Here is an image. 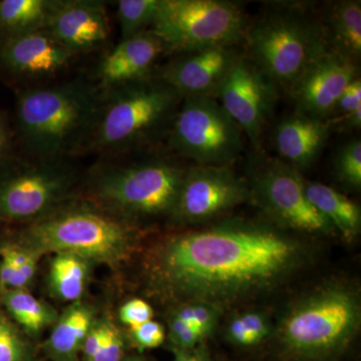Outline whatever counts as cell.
Listing matches in <instances>:
<instances>
[{
  "label": "cell",
  "instance_id": "obj_1",
  "mask_svg": "<svg viewBox=\"0 0 361 361\" xmlns=\"http://www.w3.org/2000/svg\"><path fill=\"white\" fill-rule=\"evenodd\" d=\"M302 247L260 223H223L171 235L145 262L152 290L161 298L219 306L275 286L295 269Z\"/></svg>",
  "mask_w": 361,
  "mask_h": 361
},
{
  "label": "cell",
  "instance_id": "obj_2",
  "mask_svg": "<svg viewBox=\"0 0 361 361\" xmlns=\"http://www.w3.org/2000/svg\"><path fill=\"white\" fill-rule=\"evenodd\" d=\"M102 106L97 84L77 78L21 90L14 135L32 160H63L87 151Z\"/></svg>",
  "mask_w": 361,
  "mask_h": 361
},
{
  "label": "cell",
  "instance_id": "obj_3",
  "mask_svg": "<svg viewBox=\"0 0 361 361\" xmlns=\"http://www.w3.org/2000/svg\"><path fill=\"white\" fill-rule=\"evenodd\" d=\"M13 237L40 256L73 254L94 264L116 267L132 255L137 231L133 223L90 200L71 199L44 217L28 223Z\"/></svg>",
  "mask_w": 361,
  "mask_h": 361
},
{
  "label": "cell",
  "instance_id": "obj_4",
  "mask_svg": "<svg viewBox=\"0 0 361 361\" xmlns=\"http://www.w3.org/2000/svg\"><path fill=\"white\" fill-rule=\"evenodd\" d=\"M182 99L154 75L102 90L101 113L87 151L118 155L167 137Z\"/></svg>",
  "mask_w": 361,
  "mask_h": 361
},
{
  "label": "cell",
  "instance_id": "obj_5",
  "mask_svg": "<svg viewBox=\"0 0 361 361\" xmlns=\"http://www.w3.org/2000/svg\"><path fill=\"white\" fill-rule=\"evenodd\" d=\"M361 318L357 292L330 284L289 308L277 331L284 361H334L353 342Z\"/></svg>",
  "mask_w": 361,
  "mask_h": 361
},
{
  "label": "cell",
  "instance_id": "obj_6",
  "mask_svg": "<svg viewBox=\"0 0 361 361\" xmlns=\"http://www.w3.org/2000/svg\"><path fill=\"white\" fill-rule=\"evenodd\" d=\"M247 58L286 89L316 59L330 51L315 11L302 4H275L249 20L243 39Z\"/></svg>",
  "mask_w": 361,
  "mask_h": 361
},
{
  "label": "cell",
  "instance_id": "obj_7",
  "mask_svg": "<svg viewBox=\"0 0 361 361\" xmlns=\"http://www.w3.org/2000/svg\"><path fill=\"white\" fill-rule=\"evenodd\" d=\"M185 172L166 159L110 168L94 178L87 200L130 223L137 218L170 216Z\"/></svg>",
  "mask_w": 361,
  "mask_h": 361
},
{
  "label": "cell",
  "instance_id": "obj_8",
  "mask_svg": "<svg viewBox=\"0 0 361 361\" xmlns=\"http://www.w3.org/2000/svg\"><path fill=\"white\" fill-rule=\"evenodd\" d=\"M248 18L237 2L228 0H160L149 30L168 52L212 47H236L243 42Z\"/></svg>",
  "mask_w": 361,
  "mask_h": 361
},
{
  "label": "cell",
  "instance_id": "obj_9",
  "mask_svg": "<svg viewBox=\"0 0 361 361\" xmlns=\"http://www.w3.org/2000/svg\"><path fill=\"white\" fill-rule=\"evenodd\" d=\"M77 168L68 159L14 161L0 171V222L32 223L73 199Z\"/></svg>",
  "mask_w": 361,
  "mask_h": 361
},
{
  "label": "cell",
  "instance_id": "obj_10",
  "mask_svg": "<svg viewBox=\"0 0 361 361\" xmlns=\"http://www.w3.org/2000/svg\"><path fill=\"white\" fill-rule=\"evenodd\" d=\"M242 130L218 99L185 97L169 130V146L197 166H231L243 152Z\"/></svg>",
  "mask_w": 361,
  "mask_h": 361
},
{
  "label": "cell",
  "instance_id": "obj_11",
  "mask_svg": "<svg viewBox=\"0 0 361 361\" xmlns=\"http://www.w3.org/2000/svg\"><path fill=\"white\" fill-rule=\"evenodd\" d=\"M249 195L281 227L310 234L334 230L308 199L298 170L278 158L256 151L250 163Z\"/></svg>",
  "mask_w": 361,
  "mask_h": 361
},
{
  "label": "cell",
  "instance_id": "obj_12",
  "mask_svg": "<svg viewBox=\"0 0 361 361\" xmlns=\"http://www.w3.org/2000/svg\"><path fill=\"white\" fill-rule=\"evenodd\" d=\"M248 198V183L231 166H196L185 172L170 218L178 224H200Z\"/></svg>",
  "mask_w": 361,
  "mask_h": 361
},
{
  "label": "cell",
  "instance_id": "obj_13",
  "mask_svg": "<svg viewBox=\"0 0 361 361\" xmlns=\"http://www.w3.org/2000/svg\"><path fill=\"white\" fill-rule=\"evenodd\" d=\"M277 99V85L245 54L240 56L217 97L255 151H260L261 137Z\"/></svg>",
  "mask_w": 361,
  "mask_h": 361
},
{
  "label": "cell",
  "instance_id": "obj_14",
  "mask_svg": "<svg viewBox=\"0 0 361 361\" xmlns=\"http://www.w3.org/2000/svg\"><path fill=\"white\" fill-rule=\"evenodd\" d=\"M236 47H212L177 54L153 75L180 96L217 99L223 85L240 56Z\"/></svg>",
  "mask_w": 361,
  "mask_h": 361
},
{
  "label": "cell",
  "instance_id": "obj_15",
  "mask_svg": "<svg viewBox=\"0 0 361 361\" xmlns=\"http://www.w3.org/2000/svg\"><path fill=\"white\" fill-rule=\"evenodd\" d=\"M356 61L327 51L310 63L288 89L296 111L330 120L342 92L357 78Z\"/></svg>",
  "mask_w": 361,
  "mask_h": 361
},
{
  "label": "cell",
  "instance_id": "obj_16",
  "mask_svg": "<svg viewBox=\"0 0 361 361\" xmlns=\"http://www.w3.org/2000/svg\"><path fill=\"white\" fill-rule=\"evenodd\" d=\"M75 56L45 30L0 42V68L21 80H44L65 71Z\"/></svg>",
  "mask_w": 361,
  "mask_h": 361
},
{
  "label": "cell",
  "instance_id": "obj_17",
  "mask_svg": "<svg viewBox=\"0 0 361 361\" xmlns=\"http://www.w3.org/2000/svg\"><path fill=\"white\" fill-rule=\"evenodd\" d=\"M45 30L73 56L94 51L110 37L106 4L97 0H59Z\"/></svg>",
  "mask_w": 361,
  "mask_h": 361
},
{
  "label": "cell",
  "instance_id": "obj_18",
  "mask_svg": "<svg viewBox=\"0 0 361 361\" xmlns=\"http://www.w3.org/2000/svg\"><path fill=\"white\" fill-rule=\"evenodd\" d=\"M165 52L168 51L163 40L151 30L121 40L102 59L96 84L104 90L148 78Z\"/></svg>",
  "mask_w": 361,
  "mask_h": 361
},
{
  "label": "cell",
  "instance_id": "obj_19",
  "mask_svg": "<svg viewBox=\"0 0 361 361\" xmlns=\"http://www.w3.org/2000/svg\"><path fill=\"white\" fill-rule=\"evenodd\" d=\"M331 132L329 120L296 111L275 126L272 142L280 160L301 172L319 158Z\"/></svg>",
  "mask_w": 361,
  "mask_h": 361
},
{
  "label": "cell",
  "instance_id": "obj_20",
  "mask_svg": "<svg viewBox=\"0 0 361 361\" xmlns=\"http://www.w3.org/2000/svg\"><path fill=\"white\" fill-rule=\"evenodd\" d=\"M315 16L329 51L357 63L361 56L360 0L325 2Z\"/></svg>",
  "mask_w": 361,
  "mask_h": 361
},
{
  "label": "cell",
  "instance_id": "obj_21",
  "mask_svg": "<svg viewBox=\"0 0 361 361\" xmlns=\"http://www.w3.org/2000/svg\"><path fill=\"white\" fill-rule=\"evenodd\" d=\"M97 318L96 310L80 300L71 303L51 327L44 351L54 361H75L82 351L85 336Z\"/></svg>",
  "mask_w": 361,
  "mask_h": 361
},
{
  "label": "cell",
  "instance_id": "obj_22",
  "mask_svg": "<svg viewBox=\"0 0 361 361\" xmlns=\"http://www.w3.org/2000/svg\"><path fill=\"white\" fill-rule=\"evenodd\" d=\"M305 192L316 210L346 241L356 238L361 228V211L357 204L320 183L305 182Z\"/></svg>",
  "mask_w": 361,
  "mask_h": 361
},
{
  "label": "cell",
  "instance_id": "obj_23",
  "mask_svg": "<svg viewBox=\"0 0 361 361\" xmlns=\"http://www.w3.org/2000/svg\"><path fill=\"white\" fill-rule=\"evenodd\" d=\"M59 0H0V42L45 30Z\"/></svg>",
  "mask_w": 361,
  "mask_h": 361
},
{
  "label": "cell",
  "instance_id": "obj_24",
  "mask_svg": "<svg viewBox=\"0 0 361 361\" xmlns=\"http://www.w3.org/2000/svg\"><path fill=\"white\" fill-rule=\"evenodd\" d=\"M94 263L73 254H54L47 273V286L54 298L78 302L89 285Z\"/></svg>",
  "mask_w": 361,
  "mask_h": 361
},
{
  "label": "cell",
  "instance_id": "obj_25",
  "mask_svg": "<svg viewBox=\"0 0 361 361\" xmlns=\"http://www.w3.org/2000/svg\"><path fill=\"white\" fill-rule=\"evenodd\" d=\"M0 306L30 338L54 326L59 315L51 305L25 289L2 292Z\"/></svg>",
  "mask_w": 361,
  "mask_h": 361
},
{
  "label": "cell",
  "instance_id": "obj_26",
  "mask_svg": "<svg viewBox=\"0 0 361 361\" xmlns=\"http://www.w3.org/2000/svg\"><path fill=\"white\" fill-rule=\"evenodd\" d=\"M160 0H120L116 16L121 37L127 39L151 28Z\"/></svg>",
  "mask_w": 361,
  "mask_h": 361
},
{
  "label": "cell",
  "instance_id": "obj_27",
  "mask_svg": "<svg viewBox=\"0 0 361 361\" xmlns=\"http://www.w3.org/2000/svg\"><path fill=\"white\" fill-rule=\"evenodd\" d=\"M32 338L0 306V361H32Z\"/></svg>",
  "mask_w": 361,
  "mask_h": 361
},
{
  "label": "cell",
  "instance_id": "obj_28",
  "mask_svg": "<svg viewBox=\"0 0 361 361\" xmlns=\"http://www.w3.org/2000/svg\"><path fill=\"white\" fill-rule=\"evenodd\" d=\"M269 334V323L264 316L257 312H246L236 316L227 329L229 341L241 348L257 345L265 341Z\"/></svg>",
  "mask_w": 361,
  "mask_h": 361
},
{
  "label": "cell",
  "instance_id": "obj_29",
  "mask_svg": "<svg viewBox=\"0 0 361 361\" xmlns=\"http://www.w3.org/2000/svg\"><path fill=\"white\" fill-rule=\"evenodd\" d=\"M337 179L348 188L360 190L361 187V142L351 140L337 149L334 161Z\"/></svg>",
  "mask_w": 361,
  "mask_h": 361
},
{
  "label": "cell",
  "instance_id": "obj_30",
  "mask_svg": "<svg viewBox=\"0 0 361 361\" xmlns=\"http://www.w3.org/2000/svg\"><path fill=\"white\" fill-rule=\"evenodd\" d=\"M219 306L206 302H185L177 304L171 314L177 316L198 330L204 338L212 334L219 319Z\"/></svg>",
  "mask_w": 361,
  "mask_h": 361
},
{
  "label": "cell",
  "instance_id": "obj_31",
  "mask_svg": "<svg viewBox=\"0 0 361 361\" xmlns=\"http://www.w3.org/2000/svg\"><path fill=\"white\" fill-rule=\"evenodd\" d=\"M168 325L169 339L174 349L191 350L197 348L205 339L194 326L171 313L168 318Z\"/></svg>",
  "mask_w": 361,
  "mask_h": 361
},
{
  "label": "cell",
  "instance_id": "obj_32",
  "mask_svg": "<svg viewBox=\"0 0 361 361\" xmlns=\"http://www.w3.org/2000/svg\"><path fill=\"white\" fill-rule=\"evenodd\" d=\"M129 337L135 348L139 350H145L161 345L166 339V331L161 323L149 320L139 326L130 329Z\"/></svg>",
  "mask_w": 361,
  "mask_h": 361
},
{
  "label": "cell",
  "instance_id": "obj_33",
  "mask_svg": "<svg viewBox=\"0 0 361 361\" xmlns=\"http://www.w3.org/2000/svg\"><path fill=\"white\" fill-rule=\"evenodd\" d=\"M125 348L126 339L122 330L110 319L103 345L90 361H123Z\"/></svg>",
  "mask_w": 361,
  "mask_h": 361
},
{
  "label": "cell",
  "instance_id": "obj_34",
  "mask_svg": "<svg viewBox=\"0 0 361 361\" xmlns=\"http://www.w3.org/2000/svg\"><path fill=\"white\" fill-rule=\"evenodd\" d=\"M153 316L154 310L152 306L140 298L130 299L118 310L121 322L130 329L149 322Z\"/></svg>",
  "mask_w": 361,
  "mask_h": 361
},
{
  "label": "cell",
  "instance_id": "obj_35",
  "mask_svg": "<svg viewBox=\"0 0 361 361\" xmlns=\"http://www.w3.org/2000/svg\"><path fill=\"white\" fill-rule=\"evenodd\" d=\"M16 139L8 116L0 111V171L18 161L16 156Z\"/></svg>",
  "mask_w": 361,
  "mask_h": 361
},
{
  "label": "cell",
  "instance_id": "obj_36",
  "mask_svg": "<svg viewBox=\"0 0 361 361\" xmlns=\"http://www.w3.org/2000/svg\"><path fill=\"white\" fill-rule=\"evenodd\" d=\"M109 322L110 318L97 317L96 322L92 324L89 334L85 336L84 343H82V355H84L85 361H90L94 357L103 345L104 338L108 330Z\"/></svg>",
  "mask_w": 361,
  "mask_h": 361
},
{
  "label": "cell",
  "instance_id": "obj_37",
  "mask_svg": "<svg viewBox=\"0 0 361 361\" xmlns=\"http://www.w3.org/2000/svg\"><path fill=\"white\" fill-rule=\"evenodd\" d=\"M361 106V80L356 78L345 87L337 101L331 118L346 115Z\"/></svg>",
  "mask_w": 361,
  "mask_h": 361
},
{
  "label": "cell",
  "instance_id": "obj_38",
  "mask_svg": "<svg viewBox=\"0 0 361 361\" xmlns=\"http://www.w3.org/2000/svg\"><path fill=\"white\" fill-rule=\"evenodd\" d=\"M329 122L332 130L336 129L341 132H350L353 130H360L361 127V106L346 115L330 118Z\"/></svg>",
  "mask_w": 361,
  "mask_h": 361
},
{
  "label": "cell",
  "instance_id": "obj_39",
  "mask_svg": "<svg viewBox=\"0 0 361 361\" xmlns=\"http://www.w3.org/2000/svg\"><path fill=\"white\" fill-rule=\"evenodd\" d=\"M174 360L173 361H211L205 351L200 348H194L191 350H180L173 348Z\"/></svg>",
  "mask_w": 361,
  "mask_h": 361
},
{
  "label": "cell",
  "instance_id": "obj_40",
  "mask_svg": "<svg viewBox=\"0 0 361 361\" xmlns=\"http://www.w3.org/2000/svg\"><path fill=\"white\" fill-rule=\"evenodd\" d=\"M123 361H142L141 360H139V358H129V360H126Z\"/></svg>",
  "mask_w": 361,
  "mask_h": 361
}]
</instances>
